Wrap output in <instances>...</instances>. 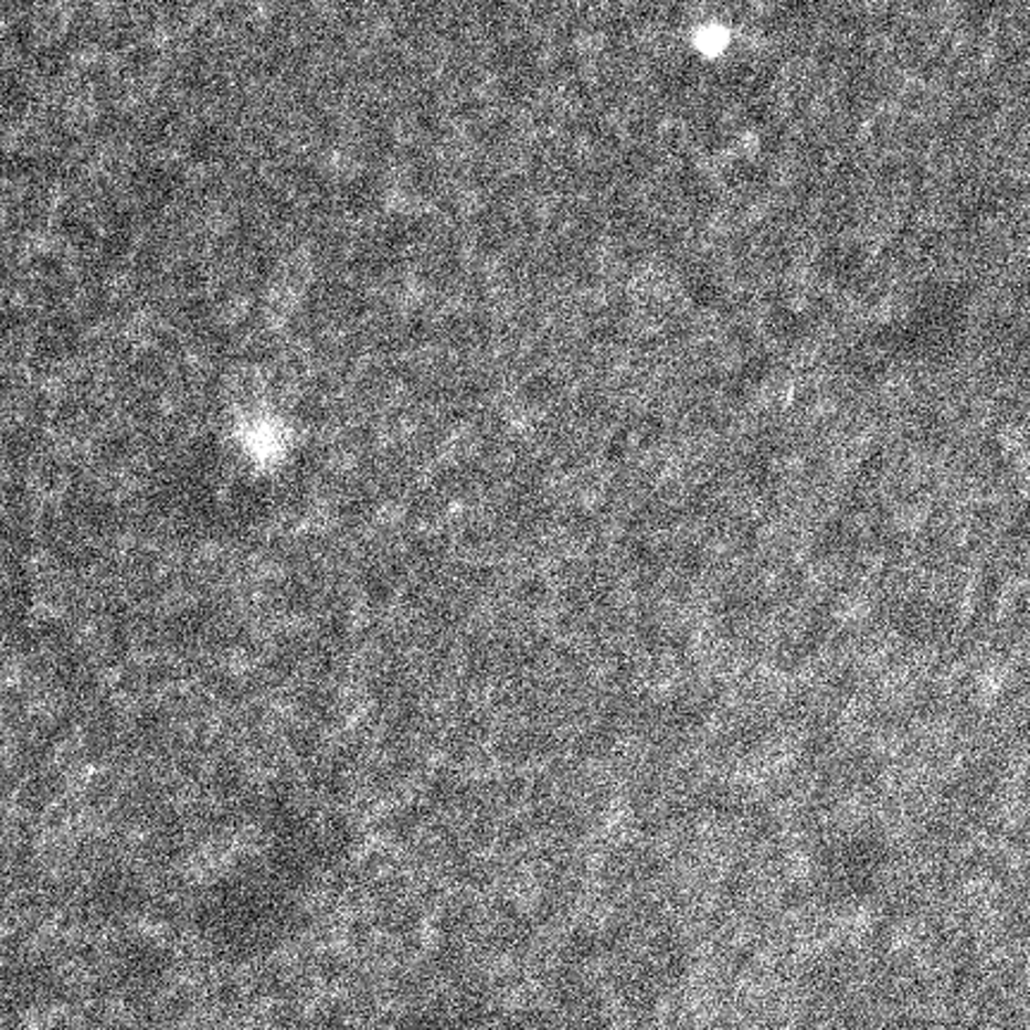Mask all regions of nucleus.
<instances>
[{"mask_svg": "<svg viewBox=\"0 0 1030 1030\" xmlns=\"http://www.w3.org/2000/svg\"><path fill=\"white\" fill-rule=\"evenodd\" d=\"M888 866L885 842L859 830L828 840L816 852L814 878L820 898L830 904H859L875 894Z\"/></svg>", "mask_w": 1030, "mask_h": 1030, "instance_id": "nucleus-1", "label": "nucleus"}, {"mask_svg": "<svg viewBox=\"0 0 1030 1030\" xmlns=\"http://www.w3.org/2000/svg\"><path fill=\"white\" fill-rule=\"evenodd\" d=\"M213 904L215 906H222V909H230V912H236L238 916H246V898H244V890H234L230 892L227 898H213ZM267 909H270V902H261L258 894H248V918H234L230 921V935H232V947L238 943H242V933L246 928V923H248V937H251V945H258L263 935L267 933H275V925L273 923H267V921H261V918H253L251 914H256V912H267ZM225 935L222 937V943H225V939L230 937Z\"/></svg>", "mask_w": 1030, "mask_h": 1030, "instance_id": "nucleus-2", "label": "nucleus"}, {"mask_svg": "<svg viewBox=\"0 0 1030 1030\" xmlns=\"http://www.w3.org/2000/svg\"><path fill=\"white\" fill-rule=\"evenodd\" d=\"M863 270V253L857 246H832L826 248L824 256L818 258V273L830 282H845L854 279Z\"/></svg>", "mask_w": 1030, "mask_h": 1030, "instance_id": "nucleus-3", "label": "nucleus"}, {"mask_svg": "<svg viewBox=\"0 0 1030 1030\" xmlns=\"http://www.w3.org/2000/svg\"><path fill=\"white\" fill-rule=\"evenodd\" d=\"M766 327H768V332H771L773 339L787 343V347H793V343L801 341L806 337V332H809V322H806V318L801 316V312H797L795 308H789V306L771 308L768 318H766Z\"/></svg>", "mask_w": 1030, "mask_h": 1030, "instance_id": "nucleus-4", "label": "nucleus"}, {"mask_svg": "<svg viewBox=\"0 0 1030 1030\" xmlns=\"http://www.w3.org/2000/svg\"><path fill=\"white\" fill-rule=\"evenodd\" d=\"M684 294L701 310L715 308L723 301V296H725L721 282L715 279L713 275H709V273H699V275H692L690 279H687L684 282Z\"/></svg>", "mask_w": 1030, "mask_h": 1030, "instance_id": "nucleus-5", "label": "nucleus"}, {"mask_svg": "<svg viewBox=\"0 0 1030 1030\" xmlns=\"http://www.w3.org/2000/svg\"><path fill=\"white\" fill-rule=\"evenodd\" d=\"M768 368H771V361L766 355H756V358H750V361H746L742 365V370L735 375V384H737V390L740 392H752L754 386H758L761 382L766 380L768 375Z\"/></svg>", "mask_w": 1030, "mask_h": 1030, "instance_id": "nucleus-6", "label": "nucleus"}]
</instances>
